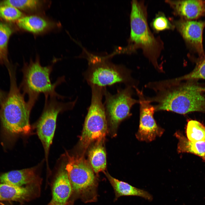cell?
<instances>
[{
  "label": "cell",
  "instance_id": "obj_1",
  "mask_svg": "<svg viewBox=\"0 0 205 205\" xmlns=\"http://www.w3.org/2000/svg\"><path fill=\"white\" fill-rule=\"evenodd\" d=\"M194 80L185 82L173 80L160 82L157 93L148 100L156 103L155 111H171L181 114L194 112L205 113V87Z\"/></svg>",
  "mask_w": 205,
  "mask_h": 205
},
{
  "label": "cell",
  "instance_id": "obj_2",
  "mask_svg": "<svg viewBox=\"0 0 205 205\" xmlns=\"http://www.w3.org/2000/svg\"><path fill=\"white\" fill-rule=\"evenodd\" d=\"M9 72L10 90L0 106V119L3 135L11 141L17 136L30 133L29 118L32 107L25 101L24 95L17 86L15 71Z\"/></svg>",
  "mask_w": 205,
  "mask_h": 205
},
{
  "label": "cell",
  "instance_id": "obj_3",
  "mask_svg": "<svg viewBox=\"0 0 205 205\" xmlns=\"http://www.w3.org/2000/svg\"><path fill=\"white\" fill-rule=\"evenodd\" d=\"M53 67V64L46 66H42L38 57L35 61L31 60L29 63L25 64L22 69L23 77L21 86L23 94L28 95V102L32 107L41 93L44 94L45 98L49 97L64 98L56 92L55 89L64 82L65 77H60L55 83H52L50 76Z\"/></svg>",
  "mask_w": 205,
  "mask_h": 205
},
{
  "label": "cell",
  "instance_id": "obj_4",
  "mask_svg": "<svg viewBox=\"0 0 205 205\" xmlns=\"http://www.w3.org/2000/svg\"><path fill=\"white\" fill-rule=\"evenodd\" d=\"M65 165L72 189V193L84 203L96 202L99 179L84 154L72 155L66 152Z\"/></svg>",
  "mask_w": 205,
  "mask_h": 205
},
{
  "label": "cell",
  "instance_id": "obj_5",
  "mask_svg": "<svg viewBox=\"0 0 205 205\" xmlns=\"http://www.w3.org/2000/svg\"><path fill=\"white\" fill-rule=\"evenodd\" d=\"M145 7L143 3L136 0L131 2L130 15V33L128 50L141 48L155 67L159 70L157 59L160 46L158 41L149 29Z\"/></svg>",
  "mask_w": 205,
  "mask_h": 205
},
{
  "label": "cell",
  "instance_id": "obj_6",
  "mask_svg": "<svg viewBox=\"0 0 205 205\" xmlns=\"http://www.w3.org/2000/svg\"><path fill=\"white\" fill-rule=\"evenodd\" d=\"M88 67L83 73L85 79L90 86L106 87L118 83L130 86L132 79L130 71L123 65L113 63L110 56H101L86 52Z\"/></svg>",
  "mask_w": 205,
  "mask_h": 205
},
{
  "label": "cell",
  "instance_id": "obj_7",
  "mask_svg": "<svg viewBox=\"0 0 205 205\" xmlns=\"http://www.w3.org/2000/svg\"><path fill=\"white\" fill-rule=\"evenodd\" d=\"M90 87L91 103L79 144V148L83 154L91 143L103 140L107 132L106 115L102 101L106 87Z\"/></svg>",
  "mask_w": 205,
  "mask_h": 205
},
{
  "label": "cell",
  "instance_id": "obj_8",
  "mask_svg": "<svg viewBox=\"0 0 205 205\" xmlns=\"http://www.w3.org/2000/svg\"><path fill=\"white\" fill-rule=\"evenodd\" d=\"M57 98L55 97L45 98L44 110L36 125L37 133L43 146L47 162L58 116L62 112L72 108L77 101L76 99L73 101L63 102L58 101Z\"/></svg>",
  "mask_w": 205,
  "mask_h": 205
},
{
  "label": "cell",
  "instance_id": "obj_9",
  "mask_svg": "<svg viewBox=\"0 0 205 205\" xmlns=\"http://www.w3.org/2000/svg\"><path fill=\"white\" fill-rule=\"evenodd\" d=\"M131 87L118 89L116 93L114 95L110 93L106 88L104 90L105 100L103 104L113 132L116 131L119 123L130 115L131 108L139 102L132 98Z\"/></svg>",
  "mask_w": 205,
  "mask_h": 205
},
{
  "label": "cell",
  "instance_id": "obj_10",
  "mask_svg": "<svg viewBox=\"0 0 205 205\" xmlns=\"http://www.w3.org/2000/svg\"><path fill=\"white\" fill-rule=\"evenodd\" d=\"M134 88L139 97L140 108L139 127L136 137L140 141L151 142L156 137L160 136L163 130L158 126L153 118L155 111L154 106L148 100L145 98L142 91L135 86Z\"/></svg>",
  "mask_w": 205,
  "mask_h": 205
},
{
  "label": "cell",
  "instance_id": "obj_11",
  "mask_svg": "<svg viewBox=\"0 0 205 205\" xmlns=\"http://www.w3.org/2000/svg\"><path fill=\"white\" fill-rule=\"evenodd\" d=\"M174 24L186 43L200 58L205 57L202 44L205 22L182 19L175 21Z\"/></svg>",
  "mask_w": 205,
  "mask_h": 205
},
{
  "label": "cell",
  "instance_id": "obj_12",
  "mask_svg": "<svg viewBox=\"0 0 205 205\" xmlns=\"http://www.w3.org/2000/svg\"><path fill=\"white\" fill-rule=\"evenodd\" d=\"M21 29L34 35H41L57 29L59 23L41 14L24 15L17 22Z\"/></svg>",
  "mask_w": 205,
  "mask_h": 205
},
{
  "label": "cell",
  "instance_id": "obj_13",
  "mask_svg": "<svg viewBox=\"0 0 205 205\" xmlns=\"http://www.w3.org/2000/svg\"><path fill=\"white\" fill-rule=\"evenodd\" d=\"M65 165L64 163L62 165L55 179L50 205H65L72 194V187Z\"/></svg>",
  "mask_w": 205,
  "mask_h": 205
},
{
  "label": "cell",
  "instance_id": "obj_14",
  "mask_svg": "<svg viewBox=\"0 0 205 205\" xmlns=\"http://www.w3.org/2000/svg\"><path fill=\"white\" fill-rule=\"evenodd\" d=\"M175 13L187 20L198 19L204 14L205 2L200 0L167 1Z\"/></svg>",
  "mask_w": 205,
  "mask_h": 205
},
{
  "label": "cell",
  "instance_id": "obj_15",
  "mask_svg": "<svg viewBox=\"0 0 205 205\" xmlns=\"http://www.w3.org/2000/svg\"><path fill=\"white\" fill-rule=\"evenodd\" d=\"M36 169L33 167L5 173L0 175V182L18 186L34 183L38 178Z\"/></svg>",
  "mask_w": 205,
  "mask_h": 205
},
{
  "label": "cell",
  "instance_id": "obj_16",
  "mask_svg": "<svg viewBox=\"0 0 205 205\" xmlns=\"http://www.w3.org/2000/svg\"><path fill=\"white\" fill-rule=\"evenodd\" d=\"M114 190L115 194L114 200L120 197L124 196H136L143 198L149 201L153 199L152 196L144 190L134 187L129 184L120 181L112 176L107 171L104 173Z\"/></svg>",
  "mask_w": 205,
  "mask_h": 205
},
{
  "label": "cell",
  "instance_id": "obj_17",
  "mask_svg": "<svg viewBox=\"0 0 205 205\" xmlns=\"http://www.w3.org/2000/svg\"><path fill=\"white\" fill-rule=\"evenodd\" d=\"M50 4L48 1L42 0H8L0 2V5L13 7L28 15L42 14Z\"/></svg>",
  "mask_w": 205,
  "mask_h": 205
},
{
  "label": "cell",
  "instance_id": "obj_18",
  "mask_svg": "<svg viewBox=\"0 0 205 205\" xmlns=\"http://www.w3.org/2000/svg\"><path fill=\"white\" fill-rule=\"evenodd\" d=\"M32 186H18L0 182V201H20L31 195Z\"/></svg>",
  "mask_w": 205,
  "mask_h": 205
},
{
  "label": "cell",
  "instance_id": "obj_19",
  "mask_svg": "<svg viewBox=\"0 0 205 205\" xmlns=\"http://www.w3.org/2000/svg\"><path fill=\"white\" fill-rule=\"evenodd\" d=\"M103 140L96 142L88 152L89 163L97 175L100 172L104 173L106 168V156L103 144Z\"/></svg>",
  "mask_w": 205,
  "mask_h": 205
},
{
  "label": "cell",
  "instance_id": "obj_20",
  "mask_svg": "<svg viewBox=\"0 0 205 205\" xmlns=\"http://www.w3.org/2000/svg\"><path fill=\"white\" fill-rule=\"evenodd\" d=\"M175 136L179 140L177 146L178 152L193 154L201 157L205 162V140L191 141L180 132H177Z\"/></svg>",
  "mask_w": 205,
  "mask_h": 205
},
{
  "label": "cell",
  "instance_id": "obj_21",
  "mask_svg": "<svg viewBox=\"0 0 205 205\" xmlns=\"http://www.w3.org/2000/svg\"><path fill=\"white\" fill-rule=\"evenodd\" d=\"M186 132L187 139L190 141L205 140V126L197 120H191L188 121Z\"/></svg>",
  "mask_w": 205,
  "mask_h": 205
},
{
  "label": "cell",
  "instance_id": "obj_22",
  "mask_svg": "<svg viewBox=\"0 0 205 205\" xmlns=\"http://www.w3.org/2000/svg\"><path fill=\"white\" fill-rule=\"evenodd\" d=\"M13 32L7 24L0 22V62H8L7 46L9 38Z\"/></svg>",
  "mask_w": 205,
  "mask_h": 205
},
{
  "label": "cell",
  "instance_id": "obj_23",
  "mask_svg": "<svg viewBox=\"0 0 205 205\" xmlns=\"http://www.w3.org/2000/svg\"><path fill=\"white\" fill-rule=\"evenodd\" d=\"M205 80V57L200 58L197 61L193 70L189 73L174 79L177 81Z\"/></svg>",
  "mask_w": 205,
  "mask_h": 205
},
{
  "label": "cell",
  "instance_id": "obj_24",
  "mask_svg": "<svg viewBox=\"0 0 205 205\" xmlns=\"http://www.w3.org/2000/svg\"><path fill=\"white\" fill-rule=\"evenodd\" d=\"M24 15L22 11L13 7L0 5V17L8 21H17Z\"/></svg>",
  "mask_w": 205,
  "mask_h": 205
},
{
  "label": "cell",
  "instance_id": "obj_25",
  "mask_svg": "<svg viewBox=\"0 0 205 205\" xmlns=\"http://www.w3.org/2000/svg\"><path fill=\"white\" fill-rule=\"evenodd\" d=\"M153 29L157 31L173 29L174 27L167 19L162 14H159L153 20L152 22Z\"/></svg>",
  "mask_w": 205,
  "mask_h": 205
},
{
  "label": "cell",
  "instance_id": "obj_26",
  "mask_svg": "<svg viewBox=\"0 0 205 205\" xmlns=\"http://www.w3.org/2000/svg\"><path fill=\"white\" fill-rule=\"evenodd\" d=\"M5 94L0 90V106L6 97Z\"/></svg>",
  "mask_w": 205,
  "mask_h": 205
},
{
  "label": "cell",
  "instance_id": "obj_27",
  "mask_svg": "<svg viewBox=\"0 0 205 205\" xmlns=\"http://www.w3.org/2000/svg\"><path fill=\"white\" fill-rule=\"evenodd\" d=\"M204 14H205V10H204Z\"/></svg>",
  "mask_w": 205,
  "mask_h": 205
}]
</instances>
